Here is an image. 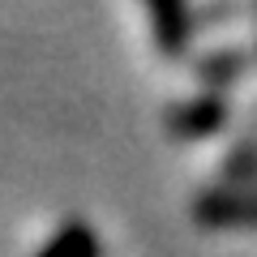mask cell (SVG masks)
<instances>
[{
    "mask_svg": "<svg viewBox=\"0 0 257 257\" xmlns=\"http://www.w3.org/2000/svg\"><path fill=\"white\" fill-rule=\"evenodd\" d=\"M146 13H150V30H155V43L163 47V56L189 52V35H193L189 0H146Z\"/></svg>",
    "mask_w": 257,
    "mask_h": 257,
    "instance_id": "obj_1",
    "label": "cell"
},
{
    "mask_svg": "<svg viewBox=\"0 0 257 257\" xmlns=\"http://www.w3.org/2000/svg\"><path fill=\"white\" fill-rule=\"evenodd\" d=\"M202 219L210 227H257V193L248 189L210 193L202 202Z\"/></svg>",
    "mask_w": 257,
    "mask_h": 257,
    "instance_id": "obj_2",
    "label": "cell"
},
{
    "mask_svg": "<svg viewBox=\"0 0 257 257\" xmlns=\"http://www.w3.org/2000/svg\"><path fill=\"white\" fill-rule=\"evenodd\" d=\"M60 248H82V253H94V248H99V240L90 236V231L82 227V223H73V227H64L60 236H52L43 244V253H60Z\"/></svg>",
    "mask_w": 257,
    "mask_h": 257,
    "instance_id": "obj_3",
    "label": "cell"
}]
</instances>
